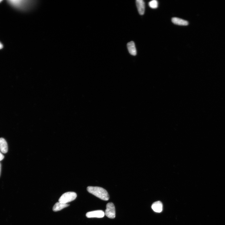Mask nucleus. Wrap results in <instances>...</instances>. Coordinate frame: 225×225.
Segmentation results:
<instances>
[{
    "label": "nucleus",
    "instance_id": "nucleus-9",
    "mask_svg": "<svg viewBox=\"0 0 225 225\" xmlns=\"http://www.w3.org/2000/svg\"><path fill=\"white\" fill-rule=\"evenodd\" d=\"M127 48L129 53L131 55L135 56L137 54L136 49L135 43L133 41L129 42L127 45Z\"/></svg>",
    "mask_w": 225,
    "mask_h": 225
},
{
    "label": "nucleus",
    "instance_id": "nucleus-8",
    "mask_svg": "<svg viewBox=\"0 0 225 225\" xmlns=\"http://www.w3.org/2000/svg\"><path fill=\"white\" fill-rule=\"evenodd\" d=\"M172 21L174 24L179 26H186L189 24L187 21L177 17L173 18Z\"/></svg>",
    "mask_w": 225,
    "mask_h": 225
},
{
    "label": "nucleus",
    "instance_id": "nucleus-12",
    "mask_svg": "<svg viewBox=\"0 0 225 225\" xmlns=\"http://www.w3.org/2000/svg\"><path fill=\"white\" fill-rule=\"evenodd\" d=\"M158 2L156 0H153L149 3V7L153 9L157 8L158 7Z\"/></svg>",
    "mask_w": 225,
    "mask_h": 225
},
{
    "label": "nucleus",
    "instance_id": "nucleus-10",
    "mask_svg": "<svg viewBox=\"0 0 225 225\" xmlns=\"http://www.w3.org/2000/svg\"><path fill=\"white\" fill-rule=\"evenodd\" d=\"M151 207L154 211L160 212L162 210V203L160 201L155 202L152 204Z\"/></svg>",
    "mask_w": 225,
    "mask_h": 225
},
{
    "label": "nucleus",
    "instance_id": "nucleus-3",
    "mask_svg": "<svg viewBox=\"0 0 225 225\" xmlns=\"http://www.w3.org/2000/svg\"><path fill=\"white\" fill-rule=\"evenodd\" d=\"M10 3L12 5L19 8H30L32 6H34L35 4V2H31V1H10Z\"/></svg>",
    "mask_w": 225,
    "mask_h": 225
},
{
    "label": "nucleus",
    "instance_id": "nucleus-1",
    "mask_svg": "<svg viewBox=\"0 0 225 225\" xmlns=\"http://www.w3.org/2000/svg\"><path fill=\"white\" fill-rule=\"evenodd\" d=\"M87 190L89 193L103 201H107L109 199V194L107 191L99 187L89 186Z\"/></svg>",
    "mask_w": 225,
    "mask_h": 225
},
{
    "label": "nucleus",
    "instance_id": "nucleus-4",
    "mask_svg": "<svg viewBox=\"0 0 225 225\" xmlns=\"http://www.w3.org/2000/svg\"><path fill=\"white\" fill-rule=\"evenodd\" d=\"M105 215L110 218H114L115 217V209L114 204L111 202L108 203L106 205Z\"/></svg>",
    "mask_w": 225,
    "mask_h": 225
},
{
    "label": "nucleus",
    "instance_id": "nucleus-13",
    "mask_svg": "<svg viewBox=\"0 0 225 225\" xmlns=\"http://www.w3.org/2000/svg\"><path fill=\"white\" fill-rule=\"evenodd\" d=\"M1 152H0V161L3 160L4 158V156Z\"/></svg>",
    "mask_w": 225,
    "mask_h": 225
},
{
    "label": "nucleus",
    "instance_id": "nucleus-11",
    "mask_svg": "<svg viewBox=\"0 0 225 225\" xmlns=\"http://www.w3.org/2000/svg\"><path fill=\"white\" fill-rule=\"evenodd\" d=\"M69 206L67 204H63L60 202L56 203L53 206V210L54 212H57Z\"/></svg>",
    "mask_w": 225,
    "mask_h": 225
},
{
    "label": "nucleus",
    "instance_id": "nucleus-5",
    "mask_svg": "<svg viewBox=\"0 0 225 225\" xmlns=\"http://www.w3.org/2000/svg\"><path fill=\"white\" fill-rule=\"evenodd\" d=\"M105 215L104 212L101 210L91 211L87 212L86 216L88 218H102Z\"/></svg>",
    "mask_w": 225,
    "mask_h": 225
},
{
    "label": "nucleus",
    "instance_id": "nucleus-2",
    "mask_svg": "<svg viewBox=\"0 0 225 225\" xmlns=\"http://www.w3.org/2000/svg\"><path fill=\"white\" fill-rule=\"evenodd\" d=\"M77 194L74 192H68L63 194L60 198L59 202L63 204H67L71 202L76 198Z\"/></svg>",
    "mask_w": 225,
    "mask_h": 225
},
{
    "label": "nucleus",
    "instance_id": "nucleus-15",
    "mask_svg": "<svg viewBox=\"0 0 225 225\" xmlns=\"http://www.w3.org/2000/svg\"><path fill=\"white\" fill-rule=\"evenodd\" d=\"M1 162H0V176H1Z\"/></svg>",
    "mask_w": 225,
    "mask_h": 225
},
{
    "label": "nucleus",
    "instance_id": "nucleus-16",
    "mask_svg": "<svg viewBox=\"0 0 225 225\" xmlns=\"http://www.w3.org/2000/svg\"><path fill=\"white\" fill-rule=\"evenodd\" d=\"M2 1V0H1V1H0V3H1V2Z\"/></svg>",
    "mask_w": 225,
    "mask_h": 225
},
{
    "label": "nucleus",
    "instance_id": "nucleus-7",
    "mask_svg": "<svg viewBox=\"0 0 225 225\" xmlns=\"http://www.w3.org/2000/svg\"><path fill=\"white\" fill-rule=\"evenodd\" d=\"M0 151L1 153H6L8 151V146L7 142L2 138H0Z\"/></svg>",
    "mask_w": 225,
    "mask_h": 225
},
{
    "label": "nucleus",
    "instance_id": "nucleus-14",
    "mask_svg": "<svg viewBox=\"0 0 225 225\" xmlns=\"http://www.w3.org/2000/svg\"><path fill=\"white\" fill-rule=\"evenodd\" d=\"M3 48V45L1 42H0V49H1Z\"/></svg>",
    "mask_w": 225,
    "mask_h": 225
},
{
    "label": "nucleus",
    "instance_id": "nucleus-6",
    "mask_svg": "<svg viewBox=\"0 0 225 225\" xmlns=\"http://www.w3.org/2000/svg\"><path fill=\"white\" fill-rule=\"evenodd\" d=\"M136 4L140 14L143 15L145 13V9L144 2L143 0H137Z\"/></svg>",
    "mask_w": 225,
    "mask_h": 225
}]
</instances>
